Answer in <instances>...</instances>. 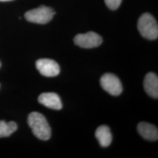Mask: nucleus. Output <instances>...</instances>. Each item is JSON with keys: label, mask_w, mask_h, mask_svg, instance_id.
I'll return each mask as SVG.
<instances>
[{"label": "nucleus", "mask_w": 158, "mask_h": 158, "mask_svg": "<svg viewBox=\"0 0 158 158\" xmlns=\"http://www.w3.org/2000/svg\"><path fill=\"white\" fill-rule=\"evenodd\" d=\"M17 130L15 123L11 121L6 123L5 121H0V138L11 135Z\"/></svg>", "instance_id": "9b49d317"}, {"label": "nucleus", "mask_w": 158, "mask_h": 158, "mask_svg": "<svg viewBox=\"0 0 158 158\" xmlns=\"http://www.w3.org/2000/svg\"><path fill=\"white\" fill-rule=\"evenodd\" d=\"M36 67L40 73L46 77H55L60 73V67L55 60L40 59L36 61Z\"/></svg>", "instance_id": "423d86ee"}, {"label": "nucleus", "mask_w": 158, "mask_h": 158, "mask_svg": "<svg viewBox=\"0 0 158 158\" xmlns=\"http://www.w3.org/2000/svg\"><path fill=\"white\" fill-rule=\"evenodd\" d=\"M0 66H1V63H0Z\"/></svg>", "instance_id": "4468645a"}, {"label": "nucleus", "mask_w": 158, "mask_h": 158, "mask_svg": "<svg viewBox=\"0 0 158 158\" xmlns=\"http://www.w3.org/2000/svg\"><path fill=\"white\" fill-rule=\"evenodd\" d=\"M100 84L102 89L112 96H119L123 91L121 82L113 74H104L100 79Z\"/></svg>", "instance_id": "20e7f679"}, {"label": "nucleus", "mask_w": 158, "mask_h": 158, "mask_svg": "<svg viewBox=\"0 0 158 158\" xmlns=\"http://www.w3.org/2000/svg\"><path fill=\"white\" fill-rule=\"evenodd\" d=\"M138 29L147 40H155L158 37V25L156 19L149 13L143 14L138 21Z\"/></svg>", "instance_id": "f03ea898"}, {"label": "nucleus", "mask_w": 158, "mask_h": 158, "mask_svg": "<svg viewBox=\"0 0 158 158\" xmlns=\"http://www.w3.org/2000/svg\"><path fill=\"white\" fill-rule=\"evenodd\" d=\"M144 89L149 96L154 98H158V77L152 72L147 74L143 82Z\"/></svg>", "instance_id": "6e6552de"}, {"label": "nucleus", "mask_w": 158, "mask_h": 158, "mask_svg": "<svg viewBox=\"0 0 158 158\" xmlns=\"http://www.w3.org/2000/svg\"><path fill=\"white\" fill-rule=\"evenodd\" d=\"M139 134L144 139L155 141L158 139V130L156 127L148 123H140L137 127Z\"/></svg>", "instance_id": "1a4fd4ad"}, {"label": "nucleus", "mask_w": 158, "mask_h": 158, "mask_svg": "<svg viewBox=\"0 0 158 158\" xmlns=\"http://www.w3.org/2000/svg\"><path fill=\"white\" fill-rule=\"evenodd\" d=\"M12 1V0H0V1Z\"/></svg>", "instance_id": "ddd939ff"}, {"label": "nucleus", "mask_w": 158, "mask_h": 158, "mask_svg": "<svg viewBox=\"0 0 158 158\" xmlns=\"http://www.w3.org/2000/svg\"><path fill=\"white\" fill-rule=\"evenodd\" d=\"M29 126L35 136L40 140L47 141L51 136V129L45 117L40 113H31L28 116Z\"/></svg>", "instance_id": "f257e3e1"}, {"label": "nucleus", "mask_w": 158, "mask_h": 158, "mask_svg": "<svg viewBox=\"0 0 158 158\" xmlns=\"http://www.w3.org/2000/svg\"><path fill=\"white\" fill-rule=\"evenodd\" d=\"M108 7L112 10H115L118 8L121 4L122 0H104Z\"/></svg>", "instance_id": "f8f14e48"}, {"label": "nucleus", "mask_w": 158, "mask_h": 158, "mask_svg": "<svg viewBox=\"0 0 158 158\" xmlns=\"http://www.w3.org/2000/svg\"><path fill=\"white\" fill-rule=\"evenodd\" d=\"M38 102L46 107L59 110L62 108L60 98L55 93H44L38 97Z\"/></svg>", "instance_id": "0eeeda50"}, {"label": "nucleus", "mask_w": 158, "mask_h": 158, "mask_svg": "<svg viewBox=\"0 0 158 158\" xmlns=\"http://www.w3.org/2000/svg\"><path fill=\"white\" fill-rule=\"evenodd\" d=\"M95 136L102 147H108L113 140V136L110 129L106 125L99 127L96 130Z\"/></svg>", "instance_id": "9d476101"}, {"label": "nucleus", "mask_w": 158, "mask_h": 158, "mask_svg": "<svg viewBox=\"0 0 158 158\" xmlns=\"http://www.w3.org/2000/svg\"><path fill=\"white\" fill-rule=\"evenodd\" d=\"M74 42L76 45L82 48L91 49L98 47L102 42V37L94 32L78 34L74 38Z\"/></svg>", "instance_id": "39448f33"}, {"label": "nucleus", "mask_w": 158, "mask_h": 158, "mask_svg": "<svg viewBox=\"0 0 158 158\" xmlns=\"http://www.w3.org/2000/svg\"><path fill=\"white\" fill-rule=\"evenodd\" d=\"M55 13V11L50 7L41 6L27 12L25 14V18L31 23L45 24L51 21Z\"/></svg>", "instance_id": "7ed1b4c3"}]
</instances>
